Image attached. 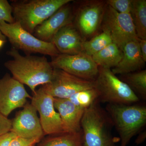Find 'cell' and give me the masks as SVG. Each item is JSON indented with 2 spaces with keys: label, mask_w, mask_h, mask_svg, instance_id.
Segmentation results:
<instances>
[{
  "label": "cell",
  "mask_w": 146,
  "mask_h": 146,
  "mask_svg": "<svg viewBox=\"0 0 146 146\" xmlns=\"http://www.w3.org/2000/svg\"><path fill=\"white\" fill-rule=\"evenodd\" d=\"M12 59L4 65L12 77L23 84L27 85L33 93L39 85L49 83L52 79L54 68L45 56H23L18 50L12 48L7 52Z\"/></svg>",
  "instance_id": "obj_1"
},
{
  "label": "cell",
  "mask_w": 146,
  "mask_h": 146,
  "mask_svg": "<svg viewBox=\"0 0 146 146\" xmlns=\"http://www.w3.org/2000/svg\"><path fill=\"white\" fill-rule=\"evenodd\" d=\"M72 0H29L11 4L16 22L31 34L35 28Z\"/></svg>",
  "instance_id": "obj_2"
},
{
  "label": "cell",
  "mask_w": 146,
  "mask_h": 146,
  "mask_svg": "<svg viewBox=\"0 0 146 146\" xmlns=\"http://www.w3.org/2000/svg\"><path fill=\"white\" fill-rule=\"evenodd\" d=\"M111 120L98 100L84 110L81 120L83 146H114L110 131Z\"/></svg>",
  "instance_id": "obj_3"
},
{
  "label": "cell",
  "mask_w": 146,
  "mask_h": 146,
  "mask_svg": "<svg viewBox=\"0 0 146 146\" xmlns=\"http://www.w3.org/2000/svg\"><path fill=\"white\" fill-rule=\"evenodd\" d=\"M106 110L119 135L121 146H126L145 125V106L108 104Z\"/></svg>",
  "instance_id": "obj_4"
},
{
  "label": "cell",
  "mask_w": 146,
  "mask_h": 146,
  "mask_svg": "<svg viewBox=\"0 0 146 146\" xmlns=\"http://www.w3.org/2000/svg\"><path fill=\"white\" fill-rule=\"evenodd\" d=\"M94 83L95 88L99 94V102L110 104L130 105L139 101V97L112 72L111 69L99 67Z\"/></svg>",
  "instance_id": "obj_5"
},
{
  "label": "cell",
  "mask_w": 146,
  "mask_h": 146,
  "mask_svg": "<svg viewBox=\"0 0 146 146\" xmlns=\"http://www.w3.org/2000/svg\"><path fill=\"white\" fill-rule=\"evenodd\" d=\"M0 31L12 45L27 54L39 53L54 57L60 54L52 42L42 41L24 29L18 22L12 24L0 21Z\"/></svg>",
  "instance_id": "obj_6"
},
{
  "label": "cell",
  "mask_w": 146,
  "mask_h": 146,
  "mask_svg": "<svg viewBox=\"0 0 146 146\" xmlns=\"http://www.w3.org/2000/svg\"><path fill=\"white\" fill-rule=\"evenodd\" d=\"M106 5V1L86 0L73 7V23L85 41L98 34Z\"/></svg>",
  "instance_id": "obj_7"
},
{
  "label": "cell",
  "mask_w": 146,
  "mask_h": 146,
  "mask_svg": "<svg viewBox=\"0 0 146 146\" xmlns=\"http://www.w3.org/2000/svg\"><path fill=\"white\" fill-rule=\"evenodd\" d=\"M101 29L121 50L128 42L138 39L130 13H119L107 5Z\"/></svg>",
  "instance_id": "obj_8"
},
{
  "label": "cell",
  "mask_w": 146,
  "mask_h": 146,
  "mask_svg": "<svg viewBox=\"0 0 146 146\" xmlns=\"http://www.w3.org/2000/svg\"><path fill=\"white\" fill-rule=\"evenodd\" d=\"M94 87V81L80 78L62 70L54 68L51 80L42 88L53 98L68 99L79 91Z\"/></svg>",
  "instance_id": "obj_9"
},
{
  "label": "cell",
  "mask_w": 146,
  "mask_h": 146,
  "mask_svg": "<svg viewBox=\"0 0 146 146\" xmlns=\"http://www.w3.org/2000/svg\"><path fill=\"white\" fill-rule=\"evenodd\" d=\"M50 63L53 68L86 80L94 81L98 73V66L92 56L83 52L74 55L60 54L52 57Z\"/></svg>",
  "instance_id": "obj_10"
},
{
  "label": "cell",
  "mask_w": 146,
  "mask_h": 146,
  "mask_svg": "<svg viewBox=\"0 0 146 146\" xmlns=\"http://www.w3.org/2000/svg\"><path fill=\"white\" fill-rule=\"evenodd\" d=\"M31 99V104L39 112L44 134L63 133L60 115L56 111L54 104V98L46 93L41 87L33 93Z\"/></svg>",
  "instance_id": "obj_11"
},
{
  "label": "cell",
  "mask_w": 146,
  "mask_h": 146,
  "mask_svg": "<svg viewBox=\"0 0 146 146\" xmlns=\"http://www.w3.org/2000/svg\"><path fill=\"white\" fill-rule=\"evenodd\" d=\"M24 84L7 73L0 79V114L8 117L17 108H23L31 99Z\"/></svg>",
  "instance_id": "obj_12"
},
{
  "label": "cell",
  "mask_w": 146,
  "mask_h": 146,
  "mask_svg": "<svg viewBox=\"0 0 146 146\" xmlns=\"http://www.w3.org/2000/svg\"><path fill=\"white\" fill-rule=\"evenodd\" d=\"M23 109L19 111L12 121L10 131L16 136L40 141L44 133L37 111L31 103H27Z\"/></svg>",
  "instance_id": "obj_13"
},
{
  "label": "cell",
  "mask_w": 146,
  "mask_h": 146,
  "mask_svg": "<svg viewBox=\"0 0 146 146\" xmlns=\"http://www.w3.org/2000/svg\"><path fill=\"white\" fill-rule=\"evenodd\" d=\"M70 3L63 6L36 27L33 35L44 42H52L55 35L60 29L73 23V5Z\"/></svg>",
  "instance_id": "obj_14"
},
{
  "label": "cell",
  "mask_w": 146,
  "mask_h": 146,
  "mask_svg": "<svg viewBox=\"0 0 146 146\" xmlns=\"http://www.w3.org/2000/svg\"><path fill=\"white\" fill-rule=\"evenodd\" d=\"M84 39L73 23L60 29L52 41L62 54L74 55L83 52Z\"/></svg>",
  "instance_id": "obj_15"
},
{
  "label": "cell",
  "mask_w": 146,
  "mask_h": 146,
  "mask_svg": "<svg viewBox=\"0 0 146 146\" xmlns=\"http://www.w3.org/2000/svg\"><path fill=\"white\" fill-rule=\"evenodd\" d=\"M54 104L60 115L63 133L81 131V120L84 109L76 106L68 99L54 98Z\"/></svg>",
  "instance_id": "obj_16"
},
{
  "label": "cell",
  "mask_w": 146,
  "mask_h": 146,
  "mask_svg": "<svg viewBox=\"0 0 146 146\" xmlns=\"http://www.w3.org/2000/svg\"><path fill=\"white\" fill-rule=\"evenodd\" d=\"M123 57L116 67L111 69L115 74H125L143 70L145 62L139 47L138 39L127 43L122 50Z\"/></svg>",
  "instance_id": "obj_17"
},
{
  "label": "cell",
  "mask_w": 146,
  "mask_h": 146,
  "mask_svg": "<svg viewBox=\"0 0 146 146\" xmlns=\"http://www.w3.org/2000/svg\"><path fill=\"white\" fill-rule=\"evenodd\" d=\"M122 50L115 43H112L92 56L94 62L101 68L112 69L118 65L123 57Z\"/></svg>",
  "instance_id": "obj_18"
},
{
  "label": "cell",
  "mask_w": 146,
  "mask_h": 146,
  "mask_svg": "<svg viewBox=\"0 0 146 146\" xmlns=\"http://www.w3.org/2000/svg\"><path fill=\"white\" fill-rule=\"evenodd\" d=\"M130 13L137 37L146 39V0H132Z\"/></svg>",
  "instance_id": "obj_19"
},
{
  "label": "cell",
  "mask_w": 146,
  "mask_h": 146,
  "mask_svg": "<svg viewBox=\"0 0 146 146\" xmlns=\"http://www.w3.org/2000/svg\"><path fill=\"white\" fill-rule=\"evenodd\" d=\"M119 79L126 84L138 97L146 100V70L121 75Z\"/></svg>",
  "instance_id": "obj_20"
},
{
  "label": "cell",
  "mask_w": 146,
  "mask_h": 146,
  "mask_svg": "<svg viewBox=\"0 0 146 146\" xmlns=\"http://www.w3.org/2000/svg\"><path fill=\"white\" fill-rule=\"evenodd\" d=\"M47 138L39 146H83L82 132L63 133Z\"/></svg>",
  "instance_id": "obj_21"
},
{
  "label": "cell",
  "mask_w": 146,
  "mask_h": 146,
  "mask_svg": "<svg viewBox=\"0 0 146 146\" xmlns=\"http://www.w3.org/2000/svg\"><path fill=\"white\" fill-rule=\"evenodd\" d=\"M112 42V39L109 35L105 32L102 31L89 40L84 41L83 53L92 56Z\"/></svg>",
  "instance_id": "obj_22"
},
{
  "label": "cell",
  "mask_w": 146,
  "mask_h": 146,
  "mask_svg": "<svg viewBox=\"0 0 146 146\" xmlns=\"http://www.w3.org/2000/svg\"><path fill=\"white\" fill-rule=\"evenodd\" d=\"M99 94L95 87L79 91L68 99L76 106L85 110L98 99Z\"/></svg>",
  "instance_id": "obj_23"
},
{
  "label": "cell",
  "mask_w": 146,
  "mask_h": 146,
  "mask_svg": "<svg viewBox=\"0 0 146 146\" xmlns=\"http://www.w3.org/2000/svg\"><path fill=\"white\" fill-rule=\"evenodd\" d=\"M106 4L114 10L121 13H130L132 0H107Z\"/></svg>",
  "instance_id": "obj_24"
},
{
  "label": "cell",
  "mask_w": 146,
  "mask_h": 146,
  "mask_svg": "<svg viewBox=\"0 0 146 146\" xmlns=\"http://www.w3.org/2000/svg\"><path fill=\"white\" fill-rule=\"evenodd\" d=\"M12 7L7 0H0V21L9 24L15 23L13 16Z\"/></svg>",
  "instance_id": "obj_25"
},
{
  "label": "cell",
  "mask_w": 146,
  "mask_h": 146,
  "mask_svg": "<svg viewBox=\"0 0 146 146\" xmlns=\"http://www.w3.org/2000/svg\"><path fill=\"white\" fill-rule=\"evenodd\" d=\"M39 140L37 139H29L16 136L12 140L9 146H32Z\"/></svg>",
  "instance_id": "obj_26"
},
{
  "label": "cell",
  "mask_w": 146,
  "mask_h": 146,
  "mask_svg": "<svg viewBox=\"0 0 146 146\" xmlns=\"http://www.w3.org/2000/svg\"><path fill=\"white\" fill-rule=\"evenodd\" d=\"M12 120L0 114V136L10 131Z\"/></svg>",
  "instance_id": "obj_27"
},
{
  "label": "cell",
  "mask_w": 146,
  "mask_h": 146,
  "mask_svg": "<svg viewBox=\"0 0 146 146\" xmlns=\"http://www.w3.org/2000/svg\"><path fill=\"white\" fill-rule=\"evenodd\" d=\"M16 136L13 132L9 131L0 136V146H9L11 141Z\"/></svg>",
  "instance_id": "obj_28"
},
{
  "label": "cell",
  "mask_w": 146,
  "mask_h": 146,
  "mask_svg": "<svg viewBox=\"0 0 146 146\" xmlns=\"http://www.w3.org/2000/svg\"><path fill=\"white\" fill-rule=\"evenodd\" d=\"M138 43L142 57L145 62H146V39L138 38Z\"/></svg>",
  "instance_id": "obj_29"
},
{
  "label": "cell",
  "mask_w": 146,
  "mask_h": 146,
  "mask_svg": "<svg viewBox=\"0 0 146 146\" xmlns=\"http://www.w3.org/2000/svg\"><path fill=\"white\" fill-rule=\"evenodd\" d=\"M146 138V132H143L141 133L139 136H138L136 141V143L137 144H140L142 142L145 141Z\"/></svg>",
  "instance_id": "obj_30"
},
{
  "label": "cell",
  "mask_w": 146,
  "mask_h": 146,
  "mask_svg": "<svg viewBox=\"0 0 146 146\" xmlns=\"http://www.w3.org/2000/svg\"><path fill=\"white\" fill-rule=\"evenodd\" d=\"M0 39L5 41L6 40V37L2 34V33L1 32V31H0Z\"/></svg>",
  "instance_id": "obj_31"
},
{
  "label": "cell",
  "mask_w": 146,
  "mask_h": 146,
  "mask_svg": "<svg viewBox=\"0 0 146 146\" xmlns=\"http://www.w3.org/2000/svg\"><path fill=\"white\" fill-rule=\"evenodd\" d=\"M5 42V41H4V40L0 39V49L3 46V45L4 44Z\"/></svg>",
  "instance_id": "obj_32"
},
{
  "label": "cell",
  "mask_w": 146,
  "mask_h": 146,
  "mask_svg": "<svg viewBox=\"0 0 146 146\" xmlns=\"http://www.w3.org/2000/svg\"></svg>",
  "instance_id": "obj_33"
}]
</instances>
